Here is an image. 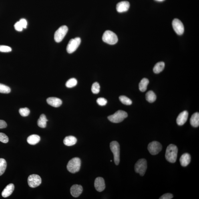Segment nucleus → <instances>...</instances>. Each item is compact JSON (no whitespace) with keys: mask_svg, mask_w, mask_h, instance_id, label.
<instances>
[{"mask_svg":"<svg viewBox=\"0 0 199 199\" xmlns=\"http://www.w3.org/2000/svg\"><path fill=\"white\" fill-rule=\"evenodd\" d=\"M19 21L23 29L26 28L27 25L26 20L24 19H22L20 20Z\"/></svg>","mask_w":199,"mask_h":199,"instance_id":"37","label":"nucleus"},{"mask_svg":"<svg viewBox=\"0 0 199 199\" xmlns=\"http://www.w3.org/2000/svg\"><path fill=\"white\" fill-rule=\"evenodd\" d=\"M128 117V114L125 111L118 110L114 114L109 115L108 117L109 120L113 123H118L122 122Z\"/></svg>","mask_w":199,"mask_h":199,"instance_id":"4","label":"nucleus"},{"mask_svg":"<svg viewBox=\"0 0 199 199\" xmlns=\"http://www.w3.org/2000/svg\"><path fill=\"white\" fill-rule=\"evenodd\" d=\"M81 43V39L79 37L71 39L67 45V53H72L74 52L79 47Z\"/></svg>","mask_w":199,"mask_h":199,"instance_id":"8","label":"nucleus"},{"mask_svg":"<svg viewBox=\"0 0 199 199\" xmlns=\"http://www.w3.org/2000/svg\"><path fill=\"white\" fill-rule=\"evenodd\" d=\"M97 103L100 106H104L107 104V101L106 99L103 97H100L97 100Z\"/></svg>","mask_w":199,"mask_h":199,"instance_id":"34","label":"nucleus"},{"mask_svg":"<svg viewBox=\"0 0 199 199\" xmlns=\"http://www.w3.org/2000/svg\"><path fill=\"white\" fill-rule=\"evenodd\" d=\"M191 160L190 155L188 153L183 154L180 159V162L182 166L186 167L190 164Z\"/></svg>","mask_w":199,"mask_h":199,"instance_id":"18","label":"nucleus"},{"mask_svg":"<svg viewBox=\"0 0 199 199\" xmlns=\"http://www.w3.org/2000/svg\"><path fill=\"white\" fill-rule=\"evenodd\" d=\"M14 188L15 186L13 184H10L7 185L2 193V196L3 197H7L12 193Z\"/></svg>","mask_w":199,"mask_h":199,"instance_id":"17","label":"nucleus"},{"mask_svg":"<svg viewBox=\"0 0 199 199\" xmlns=\"http://www.w3.org/2000/svg\"><path fill=\"white\" fill-rule=\"evenodd\" d=\"M188 113L187 111H184L179 114L176 119L177 124L180 126L183 125L187 120Z\"/></svg>","mask_w":199,"mask_h":199,"instance_id":"13","label":"nucleus"},{"mask_svg":"<svg viewBox=\"0 0 199 199\" xmlns=\"http://www.w3.org/2000/svg\"><path fill=\"white\" fill-rule=\"evenodd\" d=\"M14 27L16 30L21 31L23 30V28L20 24L19 21H17L15 24Z\"/></svg>","mask_w":199,"mask_h":199,"instance_id":"35","label":"nucleus"},{"mask_svg":"<svg viewBox=\"0 0 199 199\" xmlns=\"http://www.w3.org/2000/svg\"><path fill=\"white\" fill-rule=\"evenodd\" d=\"M146 98L149 103H152L156 101V96L154 91L150 90L146 93Z\"/></svg>","mask_w":199,"mask_h":199,"instance_id":"25","label":"nucleus"},{"mask_svg":"<svg viewBox=\"0 0 199 199\" xmlns=\"http://www.w3.org/2000/svg\"><path fill=\"white\" fill-rule=\"evenodd\" d=\"M155 1L158 2H163L164 1V0H155Z\"/></svg>","mask_w":199,"mask_h":199,"instance_id":"39","label":"nucleus"},{"mask_svg":"<svg viewBox=\"0 0 199 199\" xmlns=\"http://www.w3.org/2000/svg\"><path fill=\"white\" fill-rule=\"evenodd\" d=\"M41 183V178L38 175L32 174L30 175L28 178V183L30 187H36L39 186Z\"/></svg>","mask_w":199,"mask_h":199,"instance_id":"10","label":"nucleus"},{"mask_svg":"<svg viewBox=\"0 0 199 199\" xmlns=\"http://www.w3.org/2000/svg\"><path fill=\"white\" fill-rule=\"evenodd\" d=\"M164 63L163 62H160L157 63L155 65L154 68L153 69V71L155 73L158 74L164 70Z\"/></svg>","mask_w":199,"mask_h":199,"instance_id":"24","label":"nucleus"},{"mask_svg":"<svg viewBox=\"0 0 199 199\" xmlns=\"http://www.w3.org/2000/svg\"><path fill=\"white\" fill-rule=\"evenodd\" d=\"M7 166V163L5 159L0 158V176L4 173Z\"/></svg>","mask_w":199,"mask_h":199,"instance_id":"26","label":"nucleus"},{"mask_svg":"<svg viewBox=\"0 0 199 199\" xmlns=\"http://www.w3.org/2000/svg\"><path fill=\"white\" fill-rule=\"evenodd\" d=\"M77 83V81L76 79L74 78H71L67 81L66 83V86L67 88H72L75 86Z\"/></svg>","mask_w":199,"mask_h":199,"instance_id":"28","label":"nucleus"},{"mask_svg":"<svg viewBox=\"0 0 199 199\" xmlns=\"http://www.w3.org/2000/svg\"><path fill=\"white\" fill-rule=\"evenodd\" d=\"M111 152L114 155L115 164L118 165L120 162V146L119 143L116 141H113L110 144Z\"/></svg>","mask_w":199,"mask_h":199,"instance_id":"5","label":"nucleus"},{"mask_svg":"<svg viewBox=\"0 0 199 199\" xmlns=\"http://www.w3.org/2000/svg\"><path fill=\"white\" fill-rule=\"evenodd\" d=\"M190 124L192 127H197L199 125V113H196L192 115L190 120Z\"/></svg>","mask_w":199,"mask_h":199,"instance_id":"21","label":"nucleus"},{"mask_svg":"<svg viewBox=\"0 0 199 199\" xmlns=\"http://www.w3.org/2000/svg\"><path fill=\"white\" fill-rule=\"evenodd\" d=\"M68 27L66 25H62L56 31L54 34V39L57 43H60L68 31Z\"/></svg>","mask_w":199,"mask_h":199,"instance_id":"7","label":"nucleus"},{"mask_svg":"<svg viewBox=\"0 0 199 199\" xmlns=\"http://www.w3.org/2000/svg\"><path fill=\"white\" fill-rule=\"evenodd\" d=\"M149 83V81L148 79L146 78H143L139 83V90L142 92L146 91Z\"/></svg>","mask_w":199,"mask_h":199,"instance_id":"23","label":"nucleus"},{"mask_svg":"<svg viewBox=\"0 0 199 199\" xmlns=\"http://www.w3.org/2000/svg\"><path fill=\"white\" fill-rule=\"evenodd\" d=\"M40 141V137L38 135L33 134L28 137L27 142L31 145H35Z\"/></svg>","mask_w":199,"mask_h":199,"instance_id":"20","label":"nucleus"},{"mask_svg":"<svg viewBox=\"0 0 199 199\" xmlns=\"http://www.w3.org/2000/svg\"><path fill=\"white\" fill-rule=\"evenodd\" d=\"M11 91V89L10 87L0 83V93L7 94Z\"/></svg>","mask_w":199,"mask_h":199,"instance_id":"30","label":"nucleus"},{"mask_svg":"<svg viewBox=\"0 0 199 199\" xmlns=\"http://www.w3.org/2000/svg\"><path fill=\"white\" fill-rule=\"evenodd\" d=\"M110 161H111V162H112V160H110Z\"/></svg>","mask_w":199,"mask_h":199,"instance_id":"40","label":"nucleus"},{"mask_svg":"<svg viewBox=\"0 0 199 199\" xmlns=\"http://www.w3.org/2000/svg\"><path fill=\"white\" fill-rule=\"evenodd\" d=\"M119 99L121 102L125 105H131L132 104V101L131 100L124 95L119 96Z\"/></svg>","mask_w":199,"mask_h":199,"instance_id":"27","label":"nucleus"},{"mask_svg":"<svg viewBox=\"0 0 199 199\" xmlns=\"http://www.w3.org/2000/svg\"><path fill=\"white\" fill-rule=\"evenodd\" d=\"M95 187L96 190L98 192H103L105 188L104 179L101 177H98L95 178Z\"/></svg>","mask_w":199,"mask_h":199,"instance_id":"12","label":"nucleus"},{"mask_svg":"<svg viewBox=\"0 0 199 199\" xmlns=\"http://www.w3.org/2000/svg\"><path fill=\"white\" fill-rule=\"evenodd\" d=\"M48 104L51 106L58 107L62 104V101L60 99L55 97H49L47 99Z\"/></svg>","mask_w":199,"mask_h":199,"instance_id":"16","label":"nucleus"},{"mask_svg":"<svg viewBox=\"0 0 199 199\" xmlns=\"http://www.w3.org/2000/svg\"><path fill=\"white\" fill-rule=\"evenodd\" d=\"M7 126V123L5 121L0 120V129L6 128Z\"/></svg>","mask_w":199,"mask_h":199,"instance_id":"38","label":"nucleus"},{"mask_svg":"<svg viewBox=\"0 0 199 199\" xmlns=\"http://www.w3.org/2000/svg\"><path fill=\"white\" fill-rule=\"evenodd\" d=\"M148 149L151 155H155L158 154L162 150V146L160 143L154 141L149 143Z\"/></svg>","mask_w":199,"mask_h":199,"instance_id":"9","label":"nucleus"},{"mask_svg":"<svg viewBox=\"0 0 199 199\" xmlns=\"http://www.w3.org/2000/svg\"><path fill=\"white\" fill-rule=\"evenodd\" d=\"M178 147L174 144H170L167 147L165 158L169 162H176L178 156Z\"/></svg>","mask_w":199,"mask_h":199,"instance_id":"1","label":"nucleus"},{"mask_svg":"<svg viewBox=\"0 0 199 199\" xmlns=\"http://www.w3.org/2000/svg\"><path fill=\"white\" fill-rule=\"evenodd\" d=\"M81 164V159L78 158H74L69 161L67 165V169L70 172L75 174L79 171Z\"/></svg>","mask_w":199,"mask_h":199,"instance_id":"2","label":"nucleus"},{"mask_svg":"<svg viewBox=\"0 0 199 199\" xmlns=\"http://www.w3.org/2000/svg\"><path fill=\"white\" fill-rule=\"evenodd\" d=\"M147 168V161L145 159H139L135 166V172L140 174L141 176H144Z\"/></svg>","mask_w":199,"mask_h":199,"instance_id":"6","label":"nucleus"},{"mask_svg":"<svg viewBox=\"0 0 199 199\" xmlns=\"http://www.w3.org/2000/svg\"><path fill=\"white\" fill-rule=\"evenodd\" d=\"M174 197L173 195L170 193H166L164 194L160 197V199H171Z\"/></svg>","mask_w":199,"mask_h":199,"instance_id":"36","label":"nucleus"},{"mask_svg":"<svg viewBox=\"0 0 199 199\" xmlns=\"http://www.w3.org/2000/svg\"><path fill=\"white\" fill-rule=\"evenodd\" d=\"M70 191L72 196L75 198L78 197L82 193V187L81 185H73L71 187Z\"/></svg>","mask_w":199,"mask_h":199,"instance_id":"14","label":"nucleus"},{"mask_svg":"<svg viewBox=\"0 0 199 199\" xmlns=\"http://www.w3.org/2000/svg\"><path fill=\"white\" fill-rule=\"evenodd\" d=\"M77 141V139L76 137L69 136L65 137L63 140V143L66 146H72L76 144Z\"/></svg>","mask_w":199,"mask_h":199,"instance_id":"19","label":"nucleus"},{"mask_svg":"<svg viewBox=\"0 0 199 199\" xmlns=\"http://www.w3.org/2000/svg\"><path fill=\"white\" fill-rule=\"evenodd\" d=\"M0 141L4 143H7L9 141L8 137L4 133L0 132Z\"/></svg>","mask_w":199,"mask_h":199,"instance_id":"33","label":"nucleus"},{"mask_svg":"<svg viewBox=\"0 0 199 199\" xmlns=\"http://www.w3.org/2000/svg\"><path fill=\"white\" fill-rule=\"evenodd\" d=\"M48 121L44 114H41L37 121L38 126L42 128H45L47 126V122Z\"/></svg>","mask_w":199,"mask_h":199,"instance_id":"22","label":"nucleus"},{"mask_svg":"<svg viewBox=\"0 0 199 199\" xmlns=\"http://www.w3.org/2000/svg\"><path fill=\"white\" fill-rule=\"evenodd\" d=\"M91 91L93 94H98L100 90V86L98 82H95L93 83L91 87Z\"/></svg>","mask_w":199,"mask_h":199,"instance_id":"29","label":"nucleus"},{"mask_svg":"<svg viewBox=\"0 0 199 199\" xmlns=\"http://www.w3.org/2000/svg\"><path fill=\"white\" fill-rule=\"evenodd\" d=\"M129 7H130V4L128 2L122 1L117 4L116 9L118 12L123 13L128 11Z\"/></svg>","mask_w":199,"mask_h":199,"instance_id":"15","label":"nucleus"},{"mask_svg":"<svg viewBox=\"0 0 199 199\" xmlns=\"http://www.w3.org/2000/svg\"><path fill=\"white\" fill-rule=\"evenodd\" d=\"M102 39L104 42L110 45H114L118 41V37L115 33L110 30H107L103 34Z\"/></svg>","mask_w":199,"mask_h":199,"instance_id":"3","label":"nucleus"},{"mask_svg":"<svg viewBox=\"0 0 199 199\" xmlns=\"http://www.w3.org/2000/svg\"><path fill=\"white\" fill-rule=\"evenodd\" d=\"M172 26L175 32L179 35L183 34L184 32V25L182 21L178 19H175L172 22Z\"/></svg>","mask_w":199,"mask_h":199,"instance_id":"11","label":"nucleus"},{"mask_svg":"<svg viewBox=\"0 0 199 199\" xmlns=\"http://www.w3.org/2000/svg\"><path fill=\"white\" fill-rule=\"evenodd\" d=\"M12 50L11 47L8 46L1 45H0V52L3 53H8Z\"/></svg>","mask_w":199,"mask_h":199,"instance_id":"32","label":"nucleus"},{"mask_svg":"<svg viewBox=\"0 0 199 199\" xmlns=\"http://www.w3.org/2000/svg\"><path fill=\"white\" fill-rule=\"evenodd\" d=\"M19 113L22 116L27 117L30 114V111L28 108L25 107V108L20 109Z\"/></svg>","mask_w":199,"mask_h":199,"instance_id":"31","label":"nucleus"}]
</instances>
